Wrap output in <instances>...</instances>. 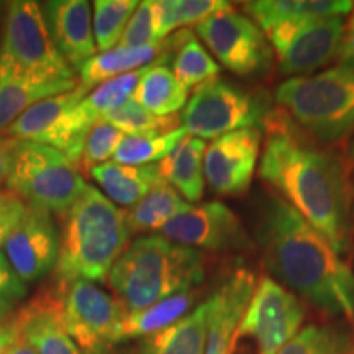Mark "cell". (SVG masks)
<instances>
[{
    "mask_svg": "<svg viewBox=\"0 0 354 354\" xmlns=\"http://www.w3.org/2000/svg\"><path fill=\"white\" fill-rule=\"evenodd\" d=\"M140 2L136 0H95L92 30L95 46L100 53L118 46L128 21Z\"/></svg>",
    "mask_w": 354,
    "mask_h": 354,
    "instance_id": "obj_32",
    "label": "cell"
},
{
    "mask_svg": "<svg viewBox=\"0 0 354 354\" xmlns=\"http://www.w3.org/2000/svg\"><path fill=\"white\" fill-rule=\"evenodd\" d=\"M64 284V282H63ZM127 310L91 281L64 284L66 330L81 354H102L117 344V333Z\"/></svg>",
    "mask_w": 354,
    "mask_h": 354,
    "instance_id": "obj_12",
    "label": "cell"
},
{
    "mask_svg": "<svg viewBox=\"0 0 354 354\" xmlns=\"http://www.w3.org/2000/svg\"><path fill=\"white\" fill-rule=\"evenodd\" d=\"M351 349V338L338 326L308 325L297 331L279 354H346Z\"/></svg>",
    "mask_w": 354,
    "mask_h": 354,
    "instance_id": "obj_33",
    "label": "cell"
},
{
    "mask_svg": "<svg viewBox=\"0 0 354 354\" xmlns=\"http://www.w3.org/2000/svg\"><path fill=\"white\" fill-rule=\"evenodd\" d=\"M6 315H2V313H0V328H2V326H3V323H6Z\"/></svg>",
    "mask_w": 354,
    "mask_h": 354,
    "instance_id": "obj_46",
    "label": "cell"
},
{
    "mask_svg": "<svg viewBox=\"0 0 354 354\" xmlns=\"http://www.w3.org/2000/svg\"><path fill=\"white\" fill-rule=\"evenodd\" d=\"M125 138V133L110 125L109 122L99 120L88 131L86 143H84L82 156L79 167L88 174L92 167L104 165L109 158H113L115 151Z\"/></svg>",
    "mask_w": 354,
    "mask_h": 354,
    "instance_id": "obj_36",
    "label": "cell"
},
{
    "mask_svg": "<svg viewBox=\"0 0 354 354\" xmlns=\"http://www.w3.org/2000/svg\"><path fill=\"white\" fill-rule=\"evenodd\" d=\"M276 99L305 133L322 145L354 135V71L336 66L323 73L295 76L277 87Z\"/></svg>",
    "mask_w": 354,
    "mask_h": 354,
    "instance_id": "obj_5",
    "label": "cell"
},
{
    "mask_svg": "<svg viewBox=\"0 0 354 354\" xmlns=\"http://www.w3.org/2000/svg\"><path fill=\"white\" fill-rule=\"evenodd\" d=\"M304 315L297 295L264 276L234 330L228 354H279L297 335Z\"/></svg>",
    "mask_w": 354,
    "mask_h": 354,
    "instance_id": "obj_8",
    "label": "cell"
},
{
    "mask_svg": "<svg viewBox=\"0 0 354 354\" xmlns=\"http://www.w3.org/2000/svg\"><path fill=\"white\" fill-rule=\"evenodd\" d=\"M254 274L236 269L209 299V335L203 354H228L232 336L256 289Z\"/></svg>",
    "mask_w": 354,
    "mask_h": 354,
    "instance_id": "obj_18",
    "label": "cell"
},
{
    "mask_svg": "<svg viewBox=\"0 0 354 354\" xmlns=\"http://www.w3.org/2000/svg\"><path fill=\"white\" fill-rule=\"evenodd\" d=\"M205 141L187 135L165 159L156 162L159 177L189 202L201 201L205 190Z\"/></svg>",
    "mask_w": 354,
    "mask_h": 354,
    "instance_id": "obj_23",
    "label": "cell"
},
{
    "mask_svg": "<svg viewBox=\"0 0 354 354\" xmlns=\"http://www.w3.org/2000/svg\"><path fill=\"white\" fill-rule=\"evenodd\" d=\"M26 295V284L13 271L7 256L0 251V313L8 315L13 305L24 300Z\"/></svg>",
    "mask_w": 354,
    "mask_h": 354,
    "instance_id": "obj_38",
    "label": "cell"
},
{
    "mask_svg": "<svg viewBox=\"0 0 354 354\" xmlns=\"http://www.w3.org/2000/svg\"><path fill=\"white\" fill-rule=\"evenodd\" d=\"M209 299L187 315L138 344L141 354H203L209 335Z\"/></svg>",
    "mask_w": 354,
    "mask_h": 354,
    "instance_id": "obj_24",
    "label": "cell"
},
{
    "mask_svg": "<svg viewBox=\"0 0 354 354\" xmlns=\"http://www.w3.org/2000/svg\"><path fill=\"white\" fill-rule=\"evenodd\" d=\"M353 221H354V209H353Z\"/></svg>",
    "mask_w": 354,
    "mask_h": 354,
    "instance_id": "obj_47",
    "label": "cell"
},
{
    "mask_svg": "<svg viewBox=\"0 0 354 354\" xmlns=\"http://www.w3.org/2000/svg\"><path fill=\"white\" fill-rule=\"evenodd\" d=\"M8 192L48 214H68L74 202L87 187L77 167L46 145L19 141L13 159Z\"/></svg>",
    "mask_w": 354,
    "mask_h": 354,
    "instance_id": "obj_6",
    "label": "cell"
},
{
    "mask_svg": "<svg viewBox=\"0 0 354 354\" xmlns=\"http://www.w3.org/2000/svg\"><path fill=\"white\" fill-rule=\"evenodd\" d=\"M100 120L109 122L110 125L125 133V135H141V133H167L177 130L179 118L177 115L171 117H156L151 112L141 107L133 99L127 100L113 112L105 115Z\"/></svg>",
    "mask_w": 354,
    "mask_h": 354,
    "instance_id": "obj_35",
    "label": "cell"
},
{
    "mask_svg": "<svg viewBox=\"0 0 354 354\" xmlns=\"http://www.w3.org/2000/svg\"><path fill=\"white\" fill-rule=\"evenodd\" d=\"M145 68L133 71V73L122 74L110 81H105L97 86L94 91L88 92L86 99L81 102L82 109L99 122L105 115L113 112L115 109L120 107L127 100L133 99L136 86H138L141 76H143Z\"/></svg>",
    "mask_w": 354,
    "mask_h": 354,
    "instance_id": "obj_34",
    "label": "cell"
},
{
    "mask_svg": "<svg viewBox=\"0 0 354 354\" xmlns=\"http://www.w3.org/2000/svg\"><path fill=\"white\" fill-rule=\"evenodd\" d=\"M177 33V46L172 55V73L187 88L197 87L218 76L220 66L189 30Z\"/></svg>",
    "mask_w": 354,
    "mask_h": 354,
    "instance_id": "obj_29",
    "label": "cell"
},
{
    "mask_svg": "<svg viewBox=\"0 0 354 354\" xmlns=\"http://www.w3.org/2000/svg\"><path fill=\"white\" fill-rule=\"evenodd\" d=\"M187 133L183 127L167 133H141V135H125V138L113 154V162L125 166L156 165L165 159Z\"/></svg>",
    "mask_w": 354,
    "mask_h": 354,
    "instance_id": "obj_31",
    "label": "cell"
},
{
    "mask_svg": "<svg viewBox=\"0 0 354 354\" xmlns=\"http://www.w3.org/2000/svg\"><path fill=\"white\" fill-rule=\"evenodd\" d=\"M0 56L33 76L76 79V71L53 41L41 6L33 0L8 3Z\"/></svg>",
    "mask_w": 354,
    "mask_h": 354,
    "instance_id": "obj_10",
    "label": "cell"
},
{
    "mask_svg": "<svg viewBox=\"0 0 354 354\" xmlns=\"http://www.w3.org/2000/svg\"><path fill=\"white\" fill-rule=\"evenodd\" d=\"M263 131L261 180L297 210L336 253H346L354 192L344 158L312 138L282 109H271Z\"/></svg>",
    "mask_w": 354,
    "mask_h": 354,
    "instance_id": "obj_1",
    "label": "cell"
},
{
    "mask_svg": "<svg viewBox=\"0 0 354 354\" xmlns=\"http://www.w3.org/2000/svg\"><path fill=\"white\" fill-rule=\"evenodd\" d=\"M125 210L87 185L68 214L55 266L56 281L102 282L127 250L130 238Z\"/></svg>",
    "mask_w": 354,
    "mask_h": 354,
    "instance_id": "obj_3",
    "label": "cell"
},
{
    "mask_svg": "<svg viewBox=\"0 0 354 354\" xmlns=\"http://www.w3.org/2000/svg\"><path fill=\"white\" fill-rule=\"evenodd\" d=\"M230 2L221 0H153L154 35L158 41H162L176 28L190 24H201L221 8L228 7Z\"/></svg>",
    "mask_w": 354,
    "mask_h": 354,
    "instance_id": "obj_30",
    "label": "cell"
},
{
    "mask_svg": "<svg viewBox=\"0 0 354 354\" xmlns=\"http://www.w3.org/2000/svg\"><path fill=\"white\" fill-rule=\"evenodd\" d=\"M8 323L32 342L38 354H81L64 322V284L44 286Z\"/></svg>",
    "mask_w": 354,
    "mask_h": 354,
    "instance_id": "obj_16",
    "label": "cell"
},
{
    "mask_svg": "<svg viewBox=\"0 0 354 354\" xmlns=\"http://www.w3.org/2000/svg\"><path fill=\"white\" fill-rule=\"evenodd\" d=\"M133 100L156 117H171L185 107L189 91L162 63L146 66Z\"/></svg>",
    "mask_w": 354,
    "mask_h": 354,
    "instance_id": "obj_27",
    "label": "cell"
},
{
    "mask_svg": "<svg viewBox=\"0 0 354 354\" xmlns=\"http://www.w3.org/2000/svg\"><path fill=\"white\" fill-rule=\"evenodd\" d=\"M344 25L343 17H326L310 21L289 48L277 56L282 74L308 76L312 71L336 59Z\"/></svg>",
    "mask_w": 354,
    "mask_h": 354,
    "instance_id": "obj_20",
    "label": "cell"
},
{
    "mask_svg": "<svg viewBox=\"0 0 354 354\" xmlns=\"http://www.w3.org/2000/svg\"><path fill=\"white\" fill-rule=\"evenodd\" d=\"M17 145H19V140H13L7 135H0V187L7 184L8 177H10Z\"/></svg>",
    "mask_w": 354,
    "mask_h": 354,
    "instance_id": "obj_41",
    "label": "cell"
},
{
    "mask_svg": "<svg viewBox=\"0 0 354 354\" xmlns=\"http://www.w3.org/2000/svg\"><path fill=\"white\" fill-rule=\"evenodd\" d=\"M344 161H346L349 180H351V187H353V192H354V135H353V138H351V141H349V145H348L346 156H344Z\"/></svg>",
    "mask_w": 354,
    "mask_h": 354,
    "instance_id": "obj_43",
    "label": "cell"
},
{
    "mask_svg": "<svg viewBox=\"0 0 354 354\" xmlns=\"http://www.w3.org/2000/svg\"><path fill=\"white\" fill-rule=\"evenodd\" d=\"M205 277L202 254L161 234L136 238L113 264L109 286L127 312H140L159 300L192 290Z\"/></svg>",
    "mask_w": 354,
    "mask_h": 354,
    "instance_id": "obj_4",
    "label": "cell"
},
{
    "mask_svg": "<svg viewBox=\"0 0 354 354\" xmlns=\"http://www.w3.org/2000/svg\"><path fill=\"white\" fill-rule=\"evenodd\" d=\"M190 209V203L165 180L158 183L138 203L125 210L130 233L161 232L172 218Z\"/></svg>",
    "mask_w": 354,
    "mask_h": 354,
    "instance_id": "obj_28",
    "label": "cell"
},
{
    "mask_svg": "<svg viewBox=\"0 0 354 354\" xmlns=\"http://www.w3.org/2000/svg\"><path fill=\"white\" fill-rule=\"evenodd\" d=\"M196 32L216 59L238 76H254L271 68L272 48L266 35L232 3L202 20Z\"/></svg>",
    "mask_w": 354,
    "mask_h": 354,
    "instance_id": "obj_11",
    "label": "cell"
},
{
    "mask_svg": "<svg viewBox=\"0 0 354 354\" xmlns=\"http://www.w3.org/2000/svg\"><path fill=\"white\" fill-rule=\"evenodd\" d=\"M176 245L223 253H253L256 243L234 212L221 202L190 205L161 230Z\"/></svg>",
    "mask_w": 354,
    "mask_h": 354,
    "instance_id": "obj_13",
    "label": "cell"
},
{
    "mask_svg": "<svg viewBox=\"0 0 354 354\" xmlns=\"http://www.w3.org/2000/svg\"><path fill=\"white\" fill-rule=\"evenodd\" d=\"M102 354H141L138 346H122V344H115V346H110L105 349Z\"/></svg>",
    "mask_w": 354,
    "mask_h": 354,
    "instance_id": "obj_44",
    "label": "cell"
},
{
    "mask_svg": "<svg viewBox=\"0 0 354 354\" xmlns=\"http://www.w3.org/2000/svg\"><path fill=\"white\" fill-rule=\"evenodd\" d=\"M254 240L268 272L322 312L354 325V272L330 243L274 190L254 205Z\"/></svg>",
    "mask_w": 354,
    "mask_h": 354,
    "instance_id": "obj_2",
    "label": "cell"
},
{
    "mask_svg": "<svg viewBox=\"0 0 354 354\" xmlns=\"http://www.w3.org/2000/svg\"><path fill=\"white\" fill-rule=\"evenodd\" d=\"M10 328H8V323H3V326L0 328V354H6L8 343H10Z\"/></svg>",
    "mask_w": 354,
    "mask_h": 354,
    "instance_id": "obj_45",
    "label": "cell"
},
{
    "mask_svg": "<svg viewBox=\"0 0 354 354\" xmlns=\"http://www.w3.org/2000/svg\"><path fill=\"white\" fill-rule=\"evenodd\" d=\"M156 43L161 41H158L156 35H154L153 0H145V2H140V6L131 15L117 48H138Z\"/></svg>",
    "mask_w": 354,
    "mask_h": 354,
    "instance_id": "obj_37",
    "label": "cell"
},
{
    "mask_svg": "<svg viewBox=\"0 0 354 354\" xmlns=\"http://www.w3.org/2000/svg\"><path fill=\"white\" fill-rule=\"evenodd\" d=\"M353 8L351 0H256L243 3V10L264 35L284 21L344 17Z\"/></svg>",
    "mask_w": 354,
    "mask_h": 354,
    "instance_id": "obj_22",
    "label": "cell"
},
{
    "mask_svg": "<svg viewBox=\"0 0 354 354\" xmlns=\"http://www.w3.org/2000/svg\"><path fill=\"white\" fill-rule=\"evenodd\" d=\"M57 51L74 71L95 56L91 6L87 0H51L41 6Z\"/></svg>",
    "mask_w": 354,
    "mask_h": 354,
    "instance_id": "obj_17",
    "label": "cell"
},
{
    "mask_svg": "<svg viewBox=\"0 0 354 354\" xmlns=\"http://www.w3.org/2000/svg\"><path fill=\"white\" fill-rule=\"evenodd\" d=\"M336 61H338V66H342V68L354 71V8L348 24L344 25V33L342 44H339L338 55H336Z\"/></svg>",
    "mask_w": 354,
    "mask_h": 354,
    "instance_id": "obj_40",
    "label": "cell"
},
{
    "mask_svg": "<svg viewBox=\"0 0 354 354\" xmlns=\"http://www.w3.org/2000/svg\"><path fill=\"white\" fill-rule=\"evenodd\" d=\"M8 328H10L12 336H10V343H8L6 354H38L37 348L33 346L32 342H30L24 333H20L19 330L13 328L10 323H8Z\"/></svg>",
    "mask_w": 354,
    "mask_h": 354,
    "instance_id": "obj_42",
    "label": "cell"
},
{
    "mask_svg": "<svg viewBox=\"0 0 354 354\" xmlns=\"http://www.w3.org/2000/svg\"><path fill=\"white\" fill-rule=\"evenodd\" d=\"M271 104L263 92L214 77L194 88L180 125L189 136L215 140L227 133L264 125Z\"/></svg>",
    "mask_w": 354,
    "mask_h": 354,
    "instance_id": "obj_7",
    "label": "cell"
},
{
    "mask_svg": "<svg viewBox=\"0 0 354 354\" xmlns=\"http://www.w3.org/2000/svg\"><path fill=\"white\" fill-rule=\"evenodd\" d=\"M88 91L91 88L79 84L73 91L39 100L21 113L3 135L19 141L51 146L74 166H79L84 143L95 123L81 105Z\"/></svg>",
    "mask_w": 354,
    "mask_h": 354,
    "instance_id": "obj_9",
    "label": "cell"
},
{
    "mask_svg": "<svg viewBox=\"0 0 354 354\" xmlns=\"http://www.w3.org/2000/svg\"><path fill=\"white\" fill-rule=\"evenodd\" d=\"M196 299V290H184L159 300L151 307L140 310V312H127L118 326L117 344L127 343L133 338H141V336L148 338V336L167 328L172 323L187 315Z\"/></svg>",
    "mask_w": 354,
    "mask_h": 354,
    "instance_id": "obj_26",
    "label": "cell"
},
{
    "mask_svg": "<svg viewBox=\"0 0 354 354\" xmlns=\"http://www.w3.org/2000/svg\"><path fill=\"white\" fill-rule=\"evenodd\" d=\"M3 254L25 284L46 276L59 254V236L51 214L26 207L3 245Z\"/></svg>",
    "mask_w": 354,
    "mask_h": 354,
    "instance_id": "obj_15",
    "label": "cell"
},
{
    "mask_svg": "<svg viewBox=\"0 0 354 354\" xmlns=\"http://www.w3.org/2000/svg\"><path fill=\"white\" fill-rule=\"evenodd\" d=\"M88 176L104 189L110 202L133 207L158 183H161L156 165L125 166L107 161L92 167Z\"/></svg>",
    "mask_w": 354,
    "mask_h": 354,
    "instance_id": "obj_25",
    "label": "cell"
},
{
    "mask_svg": "<svg viewBox=\"0 0 354 354\" xmlns=\"http://www.w3.org/2000/svg\"><path fill=\"white\" fill-rule=\"evenodd\" d=\"M177 46V33L162 39L161 43L138 48H113L100 53L79 69V84L88 88L110 79L143 69L154 63H166L172 59Z\"/></svg>",
    "mask_w": 354,
    "mask_h": 354,
    "instance_id": "obj_21",
    "label": "cell"
},
{
    "mask_svg": "<svg viewBox=\"0 0 354 354\" xmlns=\"http://www.w3.org/2000/svg\"><path fill=\"white\" fill-rule=\"evenodd\" d=\"M77 86V79L33 76L0 56V135L39 100L69 92Z\"/></svg>",
    "mask_w": 354,
    "mask_h": 354,
    "instance_id": "obj_19",
    "label": "cell"
},
{
    "mask_svg": "<svg viewBox=\"0 0 354 354\" xmlns=\"http://www.w3.org/2000/svg\"><path fill=\"white\" fill-rule=\"evenodd\" d=\"M26 210L25 202L12 192H0V248L15 230Z\"/></svg>",
    "mask_w": 354,
    "mask_h": 354,
    "instance_id": "obj_39",
    "label": "cell"
},
{
    "mask_svg": "<svg viewBox=\"0 0 354 354\" xmlns=\"http://www.w3.org/2000/svg\"><path fill=\"white\" fill-rule=\"evenodd\" d=\"M263 130L243 128L212 140L203 156V176L215 194L240 197L248 192L258 167Z\"/></svg>",
    "mask_w": 354,
    "mask_h": 354,
    "instance_id": "obj_14",
    "label": "cell"
}]
</instances>
